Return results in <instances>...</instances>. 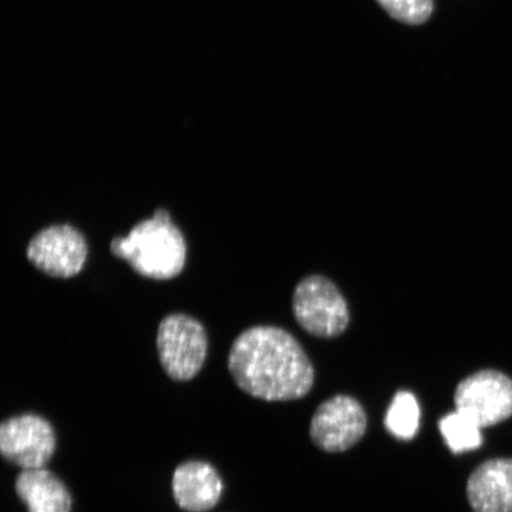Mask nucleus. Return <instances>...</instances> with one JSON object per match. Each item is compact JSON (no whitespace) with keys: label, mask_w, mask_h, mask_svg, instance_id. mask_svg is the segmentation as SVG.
Returning a JSON list of instances; mask_svg holds the SVG:
<instances>
[{"label":"nucleus","mask_w":512,"mask_h":512,"mask_svg":"<svg viewBox=\"0 0 512 512\" xmlns=\"http://www.w3.org/2000/svg\"><path fill=\"white\" fill-rule=\"evenodd\" d=\"M28 512H72V496L60 478L46 469L23 470L15 484Z\"/></svg>","instance_id":"11"},{"label":"nucleus","mask_w":512,"mask_h":512,"mask_svg":"<svg viewBox=\"0 0 512 512\" xmlns=\"http://www.w3.org/2000/svg\"><path fill=\"white\" fill-rule=\"evenodd\" d=\"M466 496L473 512H512V459L479 465L467 480Z\"/></svg>","instance_id":"9"},{"label":"nucleus","mask_w":512,"mask_h":512,"mask_svg":"<svg viewBox=\"0 0 512 512\" xmlns=\"http://www.w3.org/2000/svg\"><path fill=\"white\" fill-rule=\"evenodd\" d=\"M367 427V414L361 403L348 395H336L313 414L310 437L320 450L341 453L360 443Z\"/></svg>","instance_id":"6"},{"label":"nucleus","mask_w":512,"mask_h":512,"mask_svg":"<svg viewBox=\"0 0 512 512\" xmlns=\"http://www.w3.org/2000/svg\"><path fill=\"white\" fill-rule=\"evenodd\" d=\"M292 309L300 328L318 338H335L348 329L349 307L338 287L323 275L299 281Z\"/></svg>","instance_id":"3"},{"label":"nucleus","mask_w":512,"mask_h":512,"mask_svg":"<svg viewBox=\"0 0 512 512\" xmlns=\"http://www.w3.org/2000/svg\"><path fill=\"white\" fill-rule=\"evenodd\" d=\"M376 2L390 17L409 25L427 22L434 9V0H376Z\"/></svg>","instance_id":"14"},{"label":"nucleus","mask_w":512,"mask_h":512,"mask_svg":"<svg viewBox=\"0 0 512 512\" xmlns=\"http://www.w3.org/2000/svg\"><path fill=\"white\" fill-rule=\"evenodd\" d=\"M420 408L415 396L409 392H399L388 409L387 430L396 438L409 440L419 430Z\"/></svg>","instance_id":"13"},{"label":"nucleus","mask_w":512,"mask_h":512,"mask_svg":"<svg viewBox=\"0 0 512 512\" xmlns=\"http://www.w3.org/2000/svg\"><path fill=\"white\" fill-rule=\"evenodd\" d=\"M159 362L175 381H190L200 373L208 354V336L202 323L184 313H171L157 331Z\"/></svg>","instance_id":"4"},{"label":"nucleus","mask_w":512,"mask_h":512,"mask_svg":"<svg viewBox=\"0 0 512 512\" xmlns=\"http://www.w3.org/2000/svg\"><path fill=\"white\" fill-rule=\"evenodd\" d=\"M439 430L453 453L477 450L483 444L482 428L459 412L444 416Z\"/></svg>","instance_id":"12"},{"label":"nucleus","mask_w":512,"mask_h":512,"mask_svg":"<svg viewBox=\"0 0 512 512\" xmlns=\"http://www.w3.org/2000/svg\"><path fill=\"white\" fill-rule=\"evenodd\" d=\"M219 473L208 463L179 465L172 478V491L179 508L188 512H206L216 507L222 495Z\"/></svg>","instance_id":"10"},{"label":"nucleus","mask_w":512,"mask_h":512,"mask_svg":"<svg viewBox=\"0 0 512 512\" xmlns=\"http://www.w3.org/2000/svg\"><path fill=\"white\" fill-rule=\"evenodd\" d=\"M111 252L144 278L170 280L181 274L187 261V242L165 209L140 221L126 236L111 241Z\"/></svg>","instance_id":"2"},{"label":"nucleus","mask_w":512,"mask_h":512,"mask_svg":"<svg viewBox=\"0 0 512 512\" xmlns=\"http://www.w3.org/2000/svg\"><path fill=\"white\" fill-rule=\"evenodd\" d=\"M55 450L54 428L40 415H17L0 426V452L3 458L23 470L44 469Z\"/></svg>","instance_id":"7"},{"label":"nucleus","mask_w":512,"mask_h":512,"mask_svg":"<svg viewBox=\"0 0 512 512\" xmlns=\"http://www.w3.org/2000/svg\"><path fill=\"white\" fill-rule=\"evenodd\" d=\"M228 368L243 392L268 402L302 399L315 383V369L302 345L278 326L241 332L230 348Z\"/></svg>","instance_id":"1"},{"label":"nucleus","mask_w":512,"mask_h":512,"mask_svg":"<svg viewBox=\"0 0 512 512\" xmlns=\"http://www.w3.org/2000/svg\"><path fill=\"white\" fill-rule=\"evenodd\" d=\"M454 403L480 428L501 424L512 416V380L501 371L480 370L458 384Z\"/></svg>","instance_id":"5"},{"label":"nucleus","mask_w":512,"mask_h":512,"mask_svg":"<svg viewBox=\"0 0 512 512\" xmlns=\"http://www.w3.org/2000/svg\"><path fill=\"white\" fill-rule=\"evenodd\" d=\"M88 246L85 236L70 224H53L31 239L27 258L37 270L53 278L75 277L86 264Z\"/></svg>","instance_id":"8"}]
</instances>
